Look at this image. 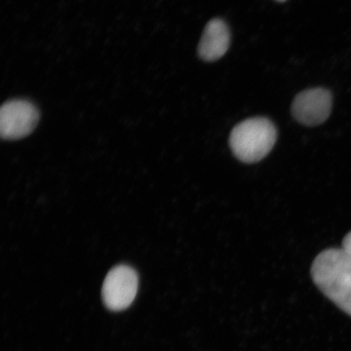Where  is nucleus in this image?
Here are the masks:
<instances>
[{
    "instance_id": "3",
    "label": "nucleus",
    "mask_w": 351,
    "mask_h": 351,
    "mask_svg": "<svg viewBox=\"0 0 351 351\" xmlns=\"http://www.w3.org/2000/svg\"><path fill=\"white\" fill-rule=\"evenodd\" d=\"M138 276L127 265L114 267L108 274L102 288L105 306L112 311L128 308L137 295Z\"/></svg>"
},
{
    "instance_id": "2",
    "label": "nucleus",
    "mask_w": 351,
    "mask_h": 351,
    "mask_svg": "<svg viewBox=\"0 0 351 351\" xmlns=\"http://www.w3.org/2000/svg\"><path fill=\"white\" fill-rule=\"evenodd\" d=\"M278 138L274 123L267 118H250L237 125L230 137L234 155L244 163L261 161L271 151Z\"/></svg>"
},
{
    "instance_id": "5",
    "label": "nucleus",
    "mask_w": 351,
    "mask_h": 351,
    "mask_svg": "<svg viewBox=\"0 0 351 351\" xmlns=\"http://www.w3.org/2000/svg\"><path fill=\"white\" fill-rule=\"evenodd\" d=\"M332 99L324 88H313L298 94L292 104V115L306 126H317L330 116Z\"/></svg>"
},
{
    "instance_id": "6",
    "label": "nucleus",
    "mask_w": 351,
    "mask_h": 351,
    "mask_svg": "<svg viewBox=\"0 0 351 351\" xmlns=\"http://www.w3.org/2000/svg\"><path fill=\"white\" fill-rule=\"evenodd\" d=\"M230 43V33L226 22L221 19H213L206 25L197 53L202 60L213 62L226 53Z\"/></svg>"
},
{
    "instance_id": "1",
    "label": "nucleus",
    "mask_w": 351,
    "mask_h": 351,
    "mask_svg": "<svg viewBox=\"0 0 351 351\" xmlns=\"http://www.w3.org/2000/svg\"><path fill=\"white\" fill-rule=\"evenodd\" d=\"M311 276L319 291L351 317V257L342 249H328L318 254Z\"/></svg>"
},
{
    "instance_id": "8",
    "label": "nucleus",
    "mask_w": 351,
    "mask_h": 351,
    "mask_svg": "<svg viewBox=\"0 0 351 351\" xmlns=\"http://www.w3.org/2000/svg\"><path fill=\"white\" fill-rule=\"evenodd\" d=\"M278 1H279V2H284V1H285V0H278Z\"/></svg>"
},
{
    "instance_id": "7",
    "label": "nucleus",
    "mask_w": 351,
    "mask_h": 351,
    "mask_svg": "<svg viewBox=\"0 0 351 351\" xmlns=\"http://www.w3.org/2000/svg\"><path fill=\"white\" fill-rule=\"evenodd\" d=\"M341 249L351 257V232L345 237Z\"/></svg>"
},
{
    "instance_id": "4",
    "label": "nucleus",
    "mask_w": 351,
    "mask_h": 351,
    "mask_svg": "<svg viewBox=\"0 0 351 351\" xmlns=\"http://www.w3.org/2000/svg\"><path fill=\"white\" fill-rule=\"evenodd\" d=\"M39 121L38 110L24 99L8 101L0 110V134L3 139L17 140L32 133Z\"/></svg>"
}]
</instances>
